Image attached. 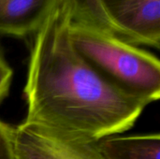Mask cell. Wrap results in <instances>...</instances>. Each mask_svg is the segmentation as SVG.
<instances>
[{"instance_id":"5b68a950","label":"cell","mask_w":160,"mask_h":159,"mask_svg":"<svg viewBox=\"0 0 160 159\" xmlns=\"http://www.w3.org/2000/svg\"><path fill=\"white\" fill-rule=\"evenodd\" d=\"M59 0H0V35H35Z\"/></svg>"},{"instance_id":"52a82bcc","label":"cell","mask_w":160,"mask_h":159,"mask_svg":"<svg viewBox=\"0 0 160 159\" xmlns=\"http://www.w3.org/2000/svg\"><path fill=\"white\" fill-rule=\"evenodd\" d=\"M0 159H18L14 127L0 120Z\"/></svg>"},{"instance_id":"7a4b0ae2","label":"cell","mask_w":160,"mask_h":159,"mask_svg":"<svg viewBox=\"0 0 160 159\" xmlns=\"http://www.w3.org/2000/svg\"><path fill=\"white\" fill-rule=\"evenodd\" d=\"M69 37L77 52L115 86L148 104L159 99L156 55L72 17Z\"/></svg>"},{"instance_id":"6da1fadb","label":"cell","mask_w":160,"mask_h":159,"mask_svg":"<svg viewBox=\"0 0 160 159\" xmlns=\"http://www.w3.org/2000/svg\"><path fill=\"white\" fill-rule=\"evenodd\" d=\"M71 8L59 0L34 35L23 94L24 122L85 142L128 131L149 105L104 78L74 48Z\"/></svg>"},{"instance_id":"3957f363","label":"cell","mask_w":160,"mask_h":159,"mask_svg":"<svg viewBox=\"0 0 160 159\" xmlns=\"http://www.w3.org/2000/svg\"><path fill=\"white\" fill-rule=\"evenodd\" d=\"M72 19L135 46L159 49L160 0H68Z\"/></svg>"},{"instance_id":"ba28073f","label":"cell","mask_w":160,"mask_h":159,"mask_svg":"<svg viewBox=\"0 0 160 159\" xmlns=\"http://www.w3.org/2000/svg\"><path fill=\"white\" fill-rule=\"evenodd\" d=\"M12 77V68L0 53V104L9 94Z\"/></svg>"},{"instance_id":"277c9868","label":"cell","mask_w":160,"mask_h":159,"mask_svg":"<svg viewBox=\"0 0 160 159\" xmlns=\"http://www.w3.org/2000/svg\"><path fill=\"white\" fill-rule=\"evenodd\" d=\"M18 159H105L98 143L69 139L26 122L14 127Z\"/></svg>"},{"instance_id":"8992f818","label":"cell","mask_w":160,"mask_h":159,"mask_svg":"<svg viewBox=\"0 0 160 159\" xmlns=\"http://www.w3.org/2000/svg\"><path fill=\"white\" fill-rule=\"evenodd\" d=\"M105 159H160V135H112L97 142Z\"/></svg>"}]
</instances>
